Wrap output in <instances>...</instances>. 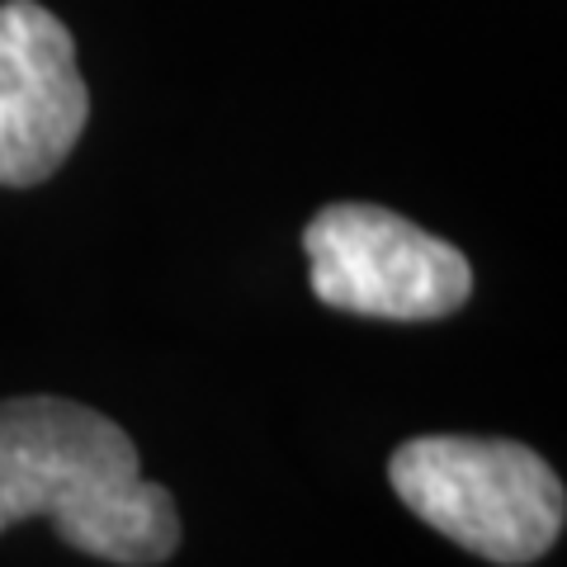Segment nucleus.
Returning a JSON list of instances; mask_svg holds the SVG:
<instances>
[{
    "mask_svg": "<svg viewBox=\"0 0 567 567\" xmlns=\"http://www.w3.org/2000/svg\"><path fill=\"white\" fill-rule=\"evenodd\" d=\"M33 516L118 567H156L181 548V511L142 477L128 431L66 398L0 402V529Z\"/></svg>",
    "mask_w": 567,
    "mask_h": 567,
    "instance_id": "f257e3e1",
    "label": "nucleus"
},
{
    "mask_svg": "<svg viewBox=\"0 0 567 567\" xmlns=\"http://www.w3.org/2000/svg\"><path fill=\"white\" fill-rule=\"evenodd\" d=\"M398 502L487 563H535L567 520L563 477L520 440L421 435L388 458Z\"/></svg>",
    "mask_w": 567,
    "mask_h": 567,
    "instance_id": "f03ea898",
    "label": "nucleus"
},
{
    "mask_svg": "<svg viewBox=\"0 0 567 567\" xmlns=\"http://www.w3.org/2000/svg\"><path fill=\"white\" fill-rule=\"evenodd\" d=\"M317 303L388 322H431L468 303L473 265L454 241L379 204H331L308 223Z\"/></svg>",
    "mask_w": 567,
    "mask_h": 567,
    "instance_id": "7ed1b4c3",
    "label": "nucleus"
},
{
    "mask_svg": "<svg viewBox=\"0 0 567 567\" xmlns=\"http://www.w3.org/2000/svg\"><path fill=\"white\" fill-rule=\"evenodd\" d=\"M91 118L76 39L39 0L0 6V185L29 189L58 171Z\"/></svg>",
    "mask_w": 567,
    "mask_h": 567,
    "instance_id": "20e7f679",
    "label": "nucleus"
}]
</instances>
